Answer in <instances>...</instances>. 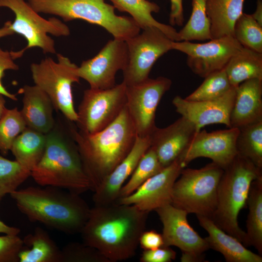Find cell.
I'll return each instance as SVG.
<instances>
[{
    "instance_id": "43",
    "label": "cell",
    "mask_w": 262,
    "mask_h": 262,
    "mask_svg": "<svg viewBox=\"0 0 262 262\" xmlns=\"http://www.w3.org/2000/svg\"><path fill=\"white\" fill-rule=\"evenodd\" d=\"M1 198H0V202ZM20 231L19 228L7 225L0 220V233L5 234L18 235Z\"/></svg>"
},
{
    "instance_id": "44",
    "label": "cell",
    "mask_w": 262,
    "mask_h": 262,
    "mask_svg": "<svg viewBox=\"0 0 262 262\" xmlns=\"http://www.w3.org/2000/svg\"><path fill=\"white\" fill-rule=\"evenodd\" d=\"M257 22L262 26V1L257 0L256 8L253 14H251Z\"/></svg>"
},
{
    "instance_id": "20",
    "label": "cell",
    "mask_w": 262,
    "mask_h": 262,
    "mask_svg": "<svg viewBox=\"0 0 262 262\" xmlns=\"http://www.w3.org/2000/svg\"><path fill=\"white\" fill-rule=\"evenodd\" d=\"M196 132L194 125L182 116L166 127H155L149 135L150 147L163 167L179 158Z\"/></svg>"
},
{
    "instance_id": "31",
    "label": "cell",
    "mask_w": 262,
    "mask_h": 262,
    "mask_svg": "<svg viewBox=\"0 0 262 262\" xmlns=\"http://www.w3.org/2000/svg\"><path fill=\"white\" fill-rule=\"evenodd\" d=\"M207 0H192V11L185 25L179 32L181 41L212 39L210 21L206 12Z\"/></svg>"
},
{
    "instance_id": "17",
    "label": "cell",
    "mask_w": 262,
    "mask_h": 262,
    "mask_svg": "<svg viewBox=\"0 0 262 262\" xmlns=\"http://www.w3.org/2000/svg\"><path fill=\"white\" fill-rule=\"evenodd\" d=\"M184 168L178 158L147 179L132 193L119 198L116 203L133 205L147 212L171 204L173 185Z\"/></svg>"
},
{
    "instance_id": "9",
    "label": "cell",
    "mask_w": 262,
    "mask_h": 262,
    "mask_svg": "<svg viewBox=\"0 0 262 262\" xmlns=\"http://www.w3.org/2000/svg\"><path fill=\"white\" fill-rule=\"evenodd\" d=\"M0 7H7L14 13L15 19L11 28L14 33L26 40V47L21 50L23 53L27 49L38 47L44 53H55L54 40L48 34L57 37L70 34L68 26L60 19L44 18L24 0H0Z\"/></svg>"
},
{
    "instance_id": "46",
    "label": "cell",
    "mask_w": 262,
    "mask_h": 262,
    "mask_svg": "<svg viewBox=\"0 0 262 262\" xmlns=\"http://www.w3.org/2000/svg\"><path fill=\"white\" fill-rule=\"evenodd\" d=\"M6 109L7 108L5 107V100L4 96L0 94V119Z\"/></svg>"
},
{
    "instance_id": "10",
    "label": "cell",
    "mask_w": 262,
    "mask_h": 262,
    "mask_svg": "<svg viewBox=\"0 0 262 262\" xmlns=\"http://www.w3.org/2000/svg\"><path fill=\"white\" fill-rule=\"evenodd\" d=\"M126 87L122 82L109 89L85 90L77 112L79 130L93 134L111 124L126 105Z\"/></svg>"
},
{
    "instance_id": "18",
    "label": "cell",
    "mask_w": 262,
    "mask_h": 262,
    "mask_svg": "<svg viewBox=\"0 0 262 262\" xmlns=\"http://www.w3.org/2000/svg\"><path fill=\"white\" fill-rule=\"evenodd\" d=\"M236 87L215 99L191 101L176 96L172 104L177 113L191 122L198 131L204 126L221 124L230 128V116L234 102Z\"/></svg>"
},
{
    "instance_id": "11",
    "label": "cell",
    "mask_w": 262,
    "mask_h": 262,
    "mask_svg": "<svg viewBox=\"0 0 262 262\" xmlns=\"http://www.w3.org/2000/svg\"><path fill=\"white\" fill-rule=\"evenodd\" d=\"M125 41L128 57L122 71L123 82L127 86L140 83L148 79L155 62L172 49L173 42L156 27L146 28L142 33Z\"/></svg>"
},
{
    "instance_id": "45",
    "label": "cell",
    "mask_w": 262,
    "mask_h": 262,
    "mask_svg": "<svg viewBox=\"0 0 262 262\" xmlns=\"http://www.w3.org/2000/svg\"><path fill=\"white\" fill-rule=\"evenodd\" d=\"M11 21H7L3 26L0 28V38L14 33L11 28Z\"/></svg>"
},
{
    "instance_id": "24",
    "label": "cell",
    "mask_w": 262,
    "mask_h": 262,
    "mask_svg": "<svg viewBox=\"0 0 262 262\" xmlns=\"http://www.w3.org/2000/svg\"><path fill=\"white\" fill-rule=\"evenodd\" d=\"M245 0H207L212 39L234 37L235 23L243 14Z\"/></svg>"
},
{
    "instance_id": "37",
    "label": "cell",
    "mask_w": 262,
    "mask_h": 262,
    "mask_svg": "<svg viewBox=\"0 0 262 262\" xmlns=\"http://www.w3.org/2000/svg\"><path fill=\"white\" fill-rule=\"evenodd\" d=\"M61 262H110L97 249L84 243L70 242L61 249Z\"/></svg>"
},
{
    "instance_id": "34",
    "label": "cell",
    "mask_w": 262,
    "mask_h": 262,
    "mask_svg": "<svg viewBox=\"0 0 262 262\" xmlns=\"http://www.w3.org/2000/svg\"><path fill=\"white\" fill-rule=\"evenodd\" d=\"M234 37L243 47L262 53V26L251 14L243 13L234 25Z\"/></svg>"
},
{
    "instance_id": "27",
    "label": "cell",
    "mask_w": 262,
    "mask_h": 262,
    "mask_svg": "<svg viewBox=\"0 0 262 262\" xmlns=\"http://www.w3.org/2000/svg\"><path fill=\"white\" fill-rule=\"evenodd\" d=\"M232 86L251 79L262 80V53L243 47L224 68Z\"/></svg>"
},
{
    "instance_id": "2",
    "label": "cell",
    "mask_w": 262,
    "mask_h": 262,
    "mask_svg": "<svg viewBox=\"0 0 262 262\" xmlns=\"http://www.w3.org/2000/svg\"><path fill=\"white\" fill-rule=\"evenodd\" d=\"M68 127L94 192L131 149L137 137L134 127L126 105L111 124L96 133Z\"/></svg>"
},
{
    "instance_id": "36",
    "label": "cell",
    "mask_w": 262,
    "mask_h": 262,
    "mask_svg": "<svg viewBox=\"0 0 262 262\" xmlns=\"http://www.w3.org/2000/svg\"><path fill=\"white\" fill-rule=\"evenodd\" d=\"M26 128L17 108L7 109L0 119V152L7 154L16 138Z\"/></svg>"
},
{
    "instance_id": "41",
    "label": "cell",
    "mask_w": 262,
    "mask_h": 262,
    "mask_svg": "<svg viewBox=\"0 0 262 262\" xmlns=\"http://www.w3.org/2000/svg\"><path fill=\"white\" fill-rule=\"evenodd\" d=\"M139 245L144 250H153L164 246V243L162 234L151 230L142 233Z\"/></svg>"
},
{
    "instance_id": "25",
    "label": "cell",
    "mask_w": 262,
    "mask_h": 262,
    "mask_svg": "<svg viewBox=\"0 0 262 262\" xmlns=\"http://www.w3.org/2000/svg\"><path fill=\"white\" fill-rule=\"evenodd\" d=\"M22 240L19 262H61V249L42 228L36 227Z\"/></svg>"
},
{
    "instance_id": "6",
    "label": "cell",
    "mask_w": 262,
    "mask_h": 262,
    "mask_svg": "<svg viewBox=\"0 0 262 262\" xmlns=\"http://www.w3.org/2000/svg\"><path fill=\"white\" fill-rule=\"evenodd\" d=\"M37 13L56 15L65 21L81 19L100 26L114 38L126 41L140 33L131 17L119 16L104 0H27Z\"/></svg>"
},
{
    "instance_id": "42",
    "label": "cell",
    "mask_w": 262,
    "mask_h": 262,
    "mask_svg": "<svg viewBox=\"0 0 262 262\" xmlns=\"http://www.w3.org/2000/svg\"><path fill=\"white\" fill-rule=\"evenodd\" d=\"M182 1L183 0H170L169 22L171 26H181L183 24L184 18Z\"/></svg>"
},
{
    "instance_id": "19",
    "label": "cell",
    "mask_w": 262,
    "mask_h": 262,
    "mask_svg": "<svg viewBox=\"0 0 262 262\" xmlns=\"http://www.w3.org/2000/svg\"><path fill=\"white\" fill-rule=\"evenodd\" d=\"M150 146L149 136L137 137L128 154L94 192L93 201L95 206L108 205L117 202L121 188Z\"/></svg>"
},
{
    "instance_id": "35",
    "label": "cell",
    "mask_w": 262,
    "mask_h": 262,
    "mask_svg": "<svg viewBox=\"0 0 262 262\" xmlns=\"http://www.w3.org/2000/svg\"><path fill=\"white\" fill-rule=\"evenodd\" d=\"M31 173L16 160L0 155V198L16 190L31 176Z\"/></svg>"
},
{
    "instance_id": "21",
    "label": "cell",
    "mask_w": 262,
    "mask_h": 262,
    "mask_svg": "<svg viewBox=\"0 0 262 262\" xmlns=\"http://www.w3.org/2000/svg\"><path fill=\"white\" fill-rule=\"evenodd\" d=\"M23 94V107L20 111L27 128L43 134L54 127V107L49 96L37 86L25 85L19 90Z\"/></svg>"
},
{
    "instance_id": "40",
    "label": "cell",
    "mask_w": 262,
    "mask_h": 262,
    "mask_svg": "<svg viewBox=\"0 0 262 262\" xmlns=\"http://www.w3.org/2000/svg\"><path fill=\"white\" fill-rule=\"evenodd\" d=\"M176 253L169 246H162L153 250H144L141 254V262H170L175 259Z\"/></svg>"
},
{
    "instance_id": "13",
    "label": "cell",
    "mask_w": 262,
    "mask_h": 262,
    "mask_svg": "<svg viewBox=\"0 0 262 262\" xmlns=\"http://www.w3.org/2000/svg\"><path fill=\"white\" fill-rule=\"evenodd\" d=\"M163 224L164 246H175L181 251V262H201L209 246L189 224L187 213L171 204L155 210Z\"/></svg>"
},
{
    "instance_id": "28",
    "label": "cell",
    "mask_w": 262,
    "mask_h": 262,
    "mask_svg": "<svg viewBox=\"0 0 262 262\" xmlns=\"http://www.w3.org/2000/svg\"><path fill=\"white\" fill-rule=\"evenodd\" d=\"M46 139V134L27 127L16 138L10 150L16 160L31 171L43 155Z\"/></svg>"
},
{
    "instance_id": "7",
    "label": "cell",
    "mask_w": 262,
    "mask_h": 262,
    "mask_svg": "<svg viewBox=\"0 0 262 262\" xmlns=\"http://www.w3.org/2000/svg\"><path fill=\"white\" fill-rule=\"evenodd\" d=\"M223 172L213 162L199 169L184 168L173 185L171 204L188 214L210 217L215 209Z\"/></svg>"
},
{
    "instance_id": "5",
    "label": "cell",
    "mask_w": 262,
    "mask_h": 262,
    "mask_svg": "<svg viewBox=\"0 0 262 262\" xmlns=\"http://www.w3.org/2000/svg\"><path fill=\"white\" fill-rule=\"evenodd\" d=\"M261 177L262 169L237 154L224 169L218 186L215 209L209 217L218 227L245 246H249L247 236L239 226L238 214L247 206L252 181Z\"/></svg>"
},
{
    "instance_id": "26",
    "label": "cell",
    "mask_w": 262,
    "mask_h": 262,
    "mask_svg": "<svg viewBox=\"0 0 262 262\" xmlns=\"http://www.w3.org/2000/svg\"><path fill=\"white\" fill-rule=\"evenodd\" d=\"M115 8L121 12H126L131 16L140 28L143 30L148 27H156L161 30L173 41H180L179 32L171 25L162 23L152 16L157 13L160 7L156 3L147 0H110Z\"/></svg>"
},
{
    "instance_id": "14",
    "label": "cell",
    "mask_w": 262,
    "mask_h": 262,
    "mask_svg": "<svg viewBox=\"0 0 262 262\" xmlns=\"http://www.w3.org/2000/svg\"><path fill=\"white\" fill-rule=\"evenodd\" d=\"M243 47L232 36L212 39L203 43L186 41L172 43V49L185 53L188 66L194 74L202 78L224 68Z\"/></svg>"
},
{
    "instance_id": "38",
    "label": "cell",
    "mask_w": 262,
    "mask_h": 262,
    "mask_svg": "<svg viewBox=\"0 0 262 262\" xmlns=\"http://www.w3.org/2000/svg\"><path fill=\"white\" fill-rule=\"evenodd\" d=\"M23 246V240L18 235L0 236V262H19Z\"/></svg>"
},
{
    "instance_id": "3",
    "label": "cell",
    "mask_w": 262,
    "mask_h": 262,
    "mask_svg": "<svg viewBox=\"0 0 262 262\" xmlns=\"http://www.w3.org/2000/svg\"><path fill=\"white\" fill-rule=\"evenodd\" d=\"M10 196L31 221L68 234L81 233L91 210L80 195L53 186H29Z\"/></svg>"
},
{
    "instance_id": "8",
    "label": "cell",
    "mask_w": 262,
    "mask_h": 262,
    "mask_svg": "<svg viewBox=\"0 0 262 262\" xmlns=\"http://www.w3.org/2000/svg\"><path fill=\"white\" fill-rule=\"evenodd\" d=\"M57 62L46 58L31 65L32 78L35 85L49 96L54 109L60 111L69 121L76 122L72 91V85L79 82L78 67L61 54H57Z\"/></svg>"
},
{
    "instance_id": "32",
    "label": "cell",
    "mask_w": 262,
    "mask_h": 262,
    "mask_svg": "<svg viewBox=\"0 0 262 262\" xmlns=\"http://www.w3.org/2000/svg\"><path fill=\"white\" fill-rule=\"evenodd\" d=\"M163 168L155 152L149 147L140 160L128 181L121 188L119 198L132 193L147 179Z\"/></svg>"
},
{
    "instance_id": "4",
    "label": "cell",
    "mask_w": 262,
    "mask_h": 262,
    "mask_svg": "<svg viewBox=\"0 0 262 262\" xmlns=\"http://www.w3.org/2000/svg\"><path fill=\"white\" fill-rule=\"evenodd\" d=\"M43 155L31 176L41 186H53L79 195L91 190L77 146L69 127L60 120L46 134Z\"/></svg>"
},
{
    "instance_id": "23",
    "label": "cell",
    "mask_w": 262,
    "mask_h": 262,
    "mask_svg": "<svg viewBox=\"0 0 262 262\" xmlns=\"http://www.w3.org/2000/svg\"><path fill=\"white\" fill-rule=\"evenodd\" d=\"M199 225L208 233L205 238L209 248L221 253L227 262H262V257L234 237L218 227L208 217L196 215Z\"/></svg>"
},
{
    "instance_id": "39",
    "label": "cell",
    "mask_w": 262,
    "mask_h": 262,
    "mask_svg": "<svg viewBox=\"0 0 262 262\" xmlns=\"http://www.w3.org/2000/svg\"><path fill=\"white\" fill-rule=\"evenodd\" d=\"M18 53V51L9 52L3 50L0 48V94L14 101L17 99L16 95L10 93L2 85L1 80L5 70H17L19 69L18 65L14 62V60L20 57Z\"/></svg>"
},
{
    "instance_id": "15",
    "label": "cell",
    "mask_w": 262,
    "mask_h": 262,
    "mask_svg": "<svg viewBox=\"0 0 262 262\" xmlns=\"http://www.w3.org/2000/svg\"><path fill=\"white\" fill-rule=\"evenodd\" d=\"M239 129L196 132L179 157L185 167L193 160L208 158L224 169L238 154L236 139Z\"/></svg>"
},
{
    "instance_id": "16",
    "label": "cell",
    "mask_w": 262,
    "mask_h": 262,
    "mask_svg": "<svg viewBox=\"0 0 262 262\" xmlns=\"http://www.w3.org/2000/svg\"><path fill=\"white\" fill-rule=\"evenodd\" d=\"M128 57L126 41L114 38L109 41L94 57L82 63L78 67V76L87 81L91 88H112L116 85L117 72L124 69Z\"/></svg>"
},
{
    "instance_id": "1",
    "label": "cell",
    "mask_w": 262,
    "mask_h": 262,
    "mask_svg": "<svg viewBox=\"0 0 262 262\" xmlns=\"http://www.w3.org/2000/svg\"><path fill=\"white\" fill-rule=\"evenodd\" d=\"M148 213L133 205L94 206L80 233L82 242L110 262L129 259L135 254Z\"/></svg>"
},
{
    "instance_id": "12",
    "label": "cell",
    "mask_w": 262,
    "mask_h": 262,
    "mask_svg": "<svg viewBox=\"0 0 262 262\" xmlns=\"http://www.w3.org/2000/svg\"><path fill=\"white\" fill-rule=\"evenodd\" d=\"M171 84L169 79L159 77L127 86L126 107L137 137L149 136L156 127V109Z\"/></svg>"
},
{
    "instance_id": "29",
    "label": "cell",
    "mask_w": 262,
    "mask_h": 262,
    "mask_svg": "<svg viewBox=\"0 0 262 262\" xmlns=\"http://www.w3.org/2000/svg\"><path fill=\"white\" fill-rule=\"evenodd\" d=\"M248 214L246 232L248 246L262 256V177L253 180L246 201Z\"/></svg>"
},
{
    "instance_id": "22",
    "label": "cell",
    "mask_w": 262,
    "mask_h": 262,
    "mask_svg": "<svg viewBox=\"0 0 262 262\" xmlns=\"http://www.w3.org/2000/svg\"><path fill=\"white\" fill-rule=\"evenodd\" d=\"M262 120V80L251 79L236 87L230 128H239Z\"/></svg>"
},
{
    "instance_id": "33",
    "label": "cell",
    "mask_w": 262,
    "mask_h": 262,
    "mask_svg": "<svg viewBox=\"0 0 262 262\" xmlns=\"http://www.w3.org/2000/svg\"><path fill=\"white\" fill-rule=\"evenodd\" d=\"M205 78L201 85L185 98L191 101H202L218 98L232 87L225 68L214 72Z\"/></svg>"
},
{
    "instance_id": "30",
    "label": "cell",
    "mask_w": 262,
    "mask_h": 262,
    "mask_svg": "<svg viewBox=\"0 0 262 262\" xmlns=\"http://www.w3.org/2000/svg\"><path fill=\"white\" fill-rule=\"evenodd\" d=\"M238 129L236 142L238 154L262 169V120Z\"/></svg>"
}]
</instances>
